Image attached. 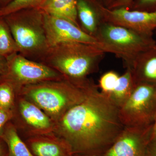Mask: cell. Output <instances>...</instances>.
I'll use <instances>...</instances> for the list:
<instances>
[{"mask_svg": "<svg viewBox=\"0 0 156 156\" xmlns=\"http://www.w3.org/2000/svg\"><path fill=\"white\" fill-rule=\"evenodd\" d=\"M125 128L119 108L96 85L55 123L53 133L67 144L73 155L100 156Z\"/></svg>", "mask_w": 156, "mask_h": 156, "instance_id": "1", "label": "cell"}, {"mask_svg": "<svg viewBox=\"0 0 156 156\" xmlns=\"http://www.w3.org/2000/svg\"><path fill=\"white\" fill-rule=\"evenodd\" d=\"M96 85L89 78L74 81L64 77L25 86L17 95L35 104L55 123L82 102Z\"/></svg>", "mask_w": 156, "mask_h": 156, "instance_id": "2", "label": "cell"}, {"mask_svg": "<svg viewBox=\"0 0 156 156\" xmlns=\"http://www.w3.org/2000/svg\"><path fill=\"white\" fill-rule=\"evenodd\" d=\"M106 53L92 45L67 42L48 48L41 59L64 77L75 81L83 80L99 70Z\"/></svg>", "mask_w": 156, "mask_h": 156, "instance_id": "3", "label": "cell"}, {"mask_svg": "<svg viewBox=\"0 0 156 156\" xmlns=\"http://www.w3.org/2000/svg\"><path fill=\"white\" fill-rule=\"evenodd\" d=\"M4 18L19 49V53L28 57L41 58L48 46L44 14L39 9H23Z\"/></svg>", "mask_w": 156, "mask_h": 156, "instance_id": "4", "label": "cell"}, {"mask_svg": "<svg viewBox=\"0 0 156 156\" xmlns=\"http://www.w3.org/2000/svg\"><path fill=\"white\" fill-rule=\"evenodd\" d=\"M96 38L108 47L111 54L122 59L126 69H129L140 54L156 44L153 35L103 22Z\"/></svg>", "mask_w": 156, "mask_h": 156, "instance_id": "5", "label": "cell"}, {"mask_svg": "<svg viewBox=\"0 0 156 156\" xmlns=\"http://www.w3.org/2000/svg\"><path fill=\"white\" fill-rule=\"evenodd\" d=\"M125 127L145 128L152 126L156 117V84H134L131 95L119 108Z\"/></svg>", "mask_w": 156, "mask_h": 156, "instance_id": "6", "label": "cell"}, {"mask_svg": "<svg viewBox=\"0 0 156 156\" xmlns=\"http://www.w3.org/2000/svg\"><path fill=\"white\" fill-rule=\"evenodd\" d=\"M6 58V69L1 80L11 84L16 95L25 86L64 78L44 63L30 60L19 53H13Z\"/></svg>", "mask_w": 156, "mask_h": 156, "instance_id": "7", "label": "cell"}, {"mask_svg": "<svg viewBox=\"0 0 156 156\" xmlns=\"http://www.w3.org/2000/svg\"><path fill=\"white\" fill-rule=\"evenodd\" d=\"M101 21L124 27L138 32L153 35L156 29V9L151 11L128 10L126 8L109 9L96 0H90Z\"/></svg>", "mask_w": 156, "mask_h": 156, "instance_id": "8", "label": "cell"}, {"mask_svg": "<svg viewBox=\"0 0 156 156\" xmlns=\"http://www.w3.org/2000/svg\"><path fill=\"white\" fill-rule=\"evenodd\" d=\"M44 14L45 32L49 47L62 42H78L95 46L106 53L111 54L110 50L105 44L90 35L73 22L44 12Z\"/></svg>", "mask_w": 156, "mask_h": 156, "instance_id": "9", "label": "cell"}, {"mask_svg": "<svg viewBox=\"0 0 156 156\" xmlns=\"http://www.w3.org/2000/svg\"><path fill=\"white\" fill-rule=\"evenodd\" d=\"M151 126L145 128L125 127L113 143L100 156H148Z\"/></svg>", "mask_w": 156, "mask_h": 156, "instance_id": "10", "label": "cell"}, {"mask_svg": "<svg viewBox=\"0 0 156 156\" xmlns=\"http://www.w3.org/2000/svg\"><path fill=\"white\" fill-rule=\"evenodd\" d=\"M17 96L20 126L28 137L53 133L55 122L51 118L34 104Z\"/></svg>", "mask_w": 156, "mask_h": 156, "instance_id": "11", "label": "cell"}, {"mask_svg": "<svg viewBox=\"0 0 156 156\" xmlns=\"http://www.w3.org/2000/svg\"><path fill=\"white\" fill-rule=\"evenodd\" d=\"M27 145L34 156H73L69 146L53 133L29 136Z\"/></svg>", "mask_w": 156, "mask_h": 156, "instance_id": "12", "label": "cell"}, {"mask_svg": "<svg viewBox=\"0 0 156 156\" xmlns=\"http://www.w3.org/2000/svg\"><path fill=\"white\" fill-rule=\"evenodd\" d=\"M130 69L134 84H156V44L140 54Z\"/></svg>", "mask_w": 156, "mask_h": 156, "instance_id": "13", "label": "cell"}, {"mask_svg": "<svg viewBox=\"0 0 156 156\" xmlns=\"http://www.w3.org/2000/svg\"><path fill=\"white\" fill-rule=\"evenodd\" d=\"M76 7L81 28L90 35L96 37L102 22L97 10L89 0H77Z\"/></svg>", "mask_w": 156, "mask_h": 156, "instance_id": "14", "label": "cell"}, {"mask_svg": "<svg viewBox=\"0 0 156 156\" xmlns=\"http://www.w3.org/2000/svg\"><path fill=\"white\" fill-rule=\"evenodd\" d=\"M76 2L77 0H47L39 9L45 14L68 20L81 27L78 22Z\"/></svg>", "mask_w": 156, "mask_h": 156, "instance_id": "15", "label": "cell"}, {"mask_svg": "<svg viewBox=\"0 0 156 156\" xmlns=\"http://www.w3.org/2000/svg\"><path fill=\"white\" fill-rule=\"evenodd\" d=\"M0 138L7 145L9 156H34L20 137L16 127L12 123L6 124Z\"/></svg>", "mask_w": 156, "mask_h": 156, "instance_id": "16", "label": "cell"}, {"mask_svg": "<svg viewBox=\"0 0 156 156\" xmlns=\"http://www.w3.org/2000/svg\"><path fill=\"white\" fill-rule=\"evenodd\" d=\"M134 86L131 70L126 69L125 73L120 76L116 85L108 97L120 108L131 95Z\"/></svg>", "mask_w": 156, "mask_h": 156, "instance_id": "17", "label": "cell"}, {"mask_svg": "<svg viewBox=\"0 0 156 156\" xmlns=\"http://www.w3.org/2000/svg\"><path fill=\"white\" fill-rule=\"evenodd\" d=\"M19 50L9 27L2 17H0V56L6 57Z\"/></svg>", "mask_w": 156, "mask_h": 156, "instance_id": "18", "label": "cell"}, {"mask_svg": "<svg viewBox=\"0 0 156 156\" xmlns=\"http://www.w3.org/2000/svg\"><path fill=\"white\" fill-rule=\"evenodd\" d=\"M47 0H14L4 8L0 9V17L13 12L30 9H39Z\"/></svg>", "mask_w": 156, "mask_h": 156, "instance_id": "19", "label": "cell"}, {"mask_svg": "<svg viewBox=\"0 0 156 156\" xmlns=\"http://www.w3.org/2000/svg\"><path fill=\"white\" fill-rule=\"evenodd\" d=\"M16 92L13 87L6 81H0V108L14 110Z\"/></svg>", "mask_w": 156, "mask_h": 156, "instance_id": "20", "label": "cell"}, {"mask_svg": "<svg viewBox=\"0 0 156 156\" xmlns=\"http://www.w3.org/2000/svg\"><path fill=\"white\" fill-rule=\"evenodd\" d=\"M119 75L114 70L108 71L101 76L98 84L101 93L108 97L118 83Z\"/></svg>", "mask_w": 156, "mask_h": 156, "instance_id": "21", "label": "cell"}, {"mask_svg": "<svg viewBox=\"0 0 156 156\" xmlns=\"http://www.w3.org/2000/svg\"><path fill=\"white\" fill-rule=\"evenodd\" d=\"M133 10L151 11L156 9V0H134Z\"/></svg>", "mask_w": 156, "mask_h": 156, "instance_id": "22", "label": "cell"}, {"mask_svg": "<svg viewBox=\"0 0 156 156\" xmlns=\"http://www.w3.org/2000/svg\"><path fill=\"white\" fill-rule=\"evenodd\" d=\"M14 110H7L0 108V136L6 124L14 118Z\"/></svg>", "mask_w": 156, "mask_h": 156, "instance_id": "23", "label": "cell"}, {"mask_svg": "<svg viewBox=\"0 0 156 156\" xmlns=\"http://www.w3.org/2000/svg\"><path fill=\"white\" fill-rule=\"evenodd\" d=\"M134 1V0H116L108 8L114 9L119 8H128L132 6Z\"/></svg>", "mask_w": 156, "mask_h": 156, "instance_id": "24", "label": "cell"}, {"mask_svg": "<svg viewBox=\"0 0 156 156\" xmlns=\"http://www.w3.org/2000/svg\"><path fill=\"white\" fill-rule=\"evenodd\" d=\"M148 156H156V137L150 140L147 147Z\"/></svg>", "mask_w": 156, "mask_h": 156, "instance_id": "25", "label": "cell"}, {"mask_svg": "<svg viewBox=\"0 0 156 156\" xmlns=\"http://www.w3.org/2000/svg\"><path fill=\"white\" fill-rule=\"evenodd\" d=\"M6 66V58L4 56H0V81L5 73Z\"/></svg>", "mask_w": 156, "mask_h": 156, "instance_id": "26", "label": "cell"}, {"mask_svg": "<svg viewBox=\"0 0 156 156\" xmlns=\"http://www.w3.org/2000/svg\"><path fill=\"white\" fill-rule=\"evenodd\" d=\"M156 137V117L151 129L150 140Z\"/></svg>", "mask_w": 156, "mask_h": 156, "instance_id": "27", "label": "cell"}, {"mask_svg": "<svg viewBox=\"0 0 156 156\" xmlns=\"http://www.w3.org/2000/svg\"><path fill=\"white\" fill-rule=\"evenodd\" d=\"M2 140H0V156H9L8 151L6 150L5 148Z\"/></svg>", "mask_w": 156, "mask_h": 156, "instance_id": "28", "label": "cell"}, {"mask_svg": "<svg viewBox=\"0 0 156 156\" xmlns=\"http://www.w3.org/2000/svg\"><path fill=\"white\" fill-rule=\"evenodd\" d=\"M14 0H0V9L6 7Z\"/></svg>", "mask_w": 156, "mask_h": 156, "instance_id": "29", "label": "cell"}, {"mask_svg": "<svg viewBox=\"0 0 156 156\" xmlns=\"http://www.w3.org/2000/svg\"><path fill=\"white\" fill-rule=\"evenodd\" d=\"M101 1L103 2L102 5H104V4H105V5H106L105 7L108 8L116 0H101Z\"/></svg>", "mask_w": 156, "mask_h": 156, "instance_id": "30", "label": "cell"}, {"mask_svg": "<svg viewBox=\"0 0 156 156\" xmlns=\"http://www.w3.org/2000/svg\"><path fill=\"white\" fill-rule=\"evenodd\" d=\"M73 156H78V155H74Z\"/></svg>", "mask_w": 156, "mask_h": 156, "instance_id": "31", "label": "cell"}]
</instances>
